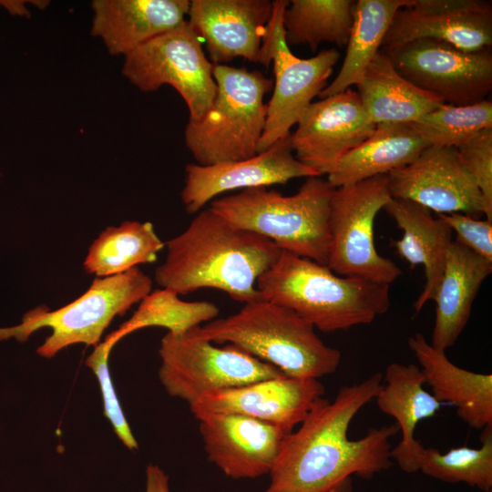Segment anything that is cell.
Returning a JSON list of instances; mask_svg holds the SVG:
<instances>
[{
	"label": "cell",
	"mask_w": 492,
	"mask_h": 492,
	"mask_svg": "<svg viewBox=\"0 0 492 492\" xmlns=\"http://www.w3.org/2000/svg\"><path fill=\"white\" fill-rule=\"evenodd\" d=\"M492 272V261L452 241L446 253L443 276L434 301L436 319L431 345L446 352L465 329L473 302L485 279Z\"/></svg>",
	"instance_id": "cell-23"
},
{
	"label": "cell",
	"mask_w": 492,
	"mask_h": 492,
	"mask_svg": "<svg viewBox=\"0 0 492 492\" xmlns=\"http://www.w3.org/2000/svg\"><path fill=\"white\" fill-rule=\"evenodd\" d=\"M403 231L394 246L410 267L423 265L425 283L414 302L415 313L428 301H434L445 269L447 249L452 240V230L431 210L414 201L391 198L384 209Z\"/></svg>",
	"instance_id": "cell-22"
},
{
	"label": "cell",
	"mask_w": 492,
	"mask_h": 492,
	"mask_svg": "<svg viewBox=\"0 0 492 492\" xmlns=\"http://www.w3.org/2000/svg\"><path fill=\"white\" fill-rule=\"evenodd\" d=\"M426 147L410 124H378L369 138L338 161L327 180L335 189L387 175L412 163Z\"/></svg>",
	"instance_id": "cell-26"
},
{
	"label": "cell",
	"mask_w": 492,
	"mask_h": 492,
	"mask_svg": "<svg viewBox=\"0 0 492 492\" xmlns=\"http://www.w3.org/2000/svg\"><path fill=\"white\" fill-rule=\"evenodd\" d=\"M356 86L363 108L376 125L410 124L444 104L402 77L382 50Z\"/></svg>",
	"instance_id": "cell-25"
},
{
	"label": "cell",
	"mask_w": 492,
	"mask_h": 492,
	"mask_svg": "<svg viewBox=\"0 0 492 492\" xmlns=\"http://www.w3.org/2000/svg\"><path fill=\"white\" fill-rule=\"evenodd\" d=\"M391 198L387 175L334 189L326 265L331 271L388 285L402 274L392 260L379 254L374 244L375 217Z\"/></svg>",
	"instance_id": "cell-9"
},
{
	"label": "cell",
	"mask_w": 492,
	"mask_h": 492,
	"mask_svg": "<svg viewBox=\"0 0 492 492\" xmlns=\"http://www.w3.org/2000/svg\"><path fill=\"white\" fill-rule=\"evenodd\" d=\"M456 149L482 195L484 215L492 222V128L478 132Z\"/></svg>",
	"instance_id": "cell-34"
},
{
	"label": "cell",
	"mask_w": 492,
	"mask_h": 492,
	"mask_svg": "<svg viewBox=\"0 0 492 492\" xmlns=\"http://www.w3.org/2000/svg\"><path fill=\"white\" fill-rule=\"evenodd\" d=\"M114 346L108 341L100 342L94 347L85 364L92 370L98 382L105 417L109 421L121 443L130 451H136L138 449V444L125 417L109 372L108 358Z\"/></svg>",
	"instance_id": "cell-33"
},
{
	"label": "cell",
	"mask_w": 492,
	"mask_h": 492,
	"mask_svg": "<svg viewBox=\"0 0 492 492\" xmlns=\"http://www.w3.org/2000/svg\"><path fill=\"white\" fill-rule=\"evenodd\" d=\"M417 39L444 41L466 52L489 49L491 1L411 0L395 14L381 50L388 53Z\"/></svg>",
	"instance_id": "cell-14"
},
{
	"label": "cell",
	"mask_w": 492,
	"mask_h": 492,
	"mask_svg": "<svg viewBox=\"0 0 492 492\" xmlns=\"http://www.w3.org/2000/svg\"><path fill=\"white\" fill-rule=\"evenodd\" d=\"M155 282L179 295L214 289L243 303L260 299L258 278L278 259L270 240L235 226L210 207L179 235L169 240Z\"/></svg>",
	"instance_id": "cell-2"
},
{
	"label": "cell",
	"mask_w": 492,
	"mask_h": 492,
	"mask_svg": "<svg viewBox=\"0 0 492 492\" xmlns=\"http://www.w3.org/2000/svg\"><path fill=\"white\" fill-rule=\"evenodd\" d=\"M159 354L160 383L170 396L189 405L206 394L285 375L232 344L214 345L194 329L180 335L167 333Z\"/></svg>",
	"instance_id": "cell-8"
},
{
	"label": "cell",
	"mask_w": 492,
	"mask_h": 492,
	"mask_svg": "<svg viewBox=\"0 0 492 492\" xmlns=\"http://www.w3.org/2000/svg\"><path fill=\"white\" fill-rule=\"evenodd\" d=\"M212 67L200 38L186 20L125 56L122 74L142 92L171 86L185 101L189 118L198 119L216 95Z\"/></svg>",
	"instance_id": "cell-11"
},
{
	"label": "cell",
	"mask_w": 492,
	"mask_h": 492,
	"mask_svg": "<svg viewBox=\"0 0 492 492\" xmlns=\"http://www.w3.org/2000/svg\"><path fill=\"white\" fill-rule=\"evenodd\" d=\"M194 331L211 343L232 344L293 378L319 379L333 374L342 358L310 323L292 310L262 299L246 302L236 313Z\"/></svg>",
	"instance_id": "cell-4"
},
{
	"label": "cell",
	"mask_w": 492,
	"mask_h": 492,
	"mask_svg": "<svg viewBox=\"0 0 492 492\" xmlns=\"http://www.w3.org/2000/svg\"><path fill=\"white\" fill-rule=\"evenodd\" d=\"M411 0H358L346 53L335 78L319 94L320 98L342 93L357 85L367 67L381 50L382 42L398 9Z\"/></svg>",
	"instance_id": "cell-27"
},
{
	"label": "cell",
	"mask_w": 492,
	"mask_h": 492,
	"mask_svg": "<svg viewBox=\"0 0 492 492\" xmlns=\"http://www.w3.org/2000/svg\"><path fill=\"white\" fill-rule=\"evenodd\" d=\"M256 288L260 299L292 310L324 333L370 323L390 307L388 284L341 276L284 250Z\"/></svg>",
	"instance_id": "cell-3"
},
{
	"label": "cell",
	"mask_w": 492,
	"mask_h": 492,
	"mask_svg": "<svg viewBox=\"0 0 492 492\" xmlns=\"http://www.w3.org/2000/svg\"><path fill=\"white\" fill-rule=\"evenodd\" d=\"M352 0H292L283 14L288 45L304 44L312 51L323 43L347 44L353 24Z\"/></svg>",
	"instance_id": "cell-30"
},
{
	"label": "cell",
	"mask_w": 492,
	"mask_h": 492,
	"mask_svg": "<svg viewBox=\"0 0 492 492\" xmlns=\"http://www.w3.org/2000/svg\"><path fill=\"white\" fill-rule=\"evenodd\" d=\"M219 307L206 301H184L168 290L151 291L131 315L117 330L106 336L114 346L124 337L140 329L162 327L168 333L180 335L219 315Z\"/></svg>",
	"instance_id": "cell-29"
},
{
	"label": "cell",
	"mask_w": 492,
	"mask_h": 492,
	"mask_svg": "<svg viewBox=\"0 0 492 492\" xmlns=\"http://www.w3.org/2000/svg\"><path fill=\"white\" fill-rule=\"evenodd\" d=\"M410 125L428 146L457 148L492 128V101L487 98L465 106L443 104Z\"/></svg>",
	"instance_id": "cell-32"
},
{
	"label": "cell",
	"mask_w": 492,
	"mask_h": 492,
	"mask_svg": "<svg viewBox=\"0 0 492 492\" xmlns=\"http://www.w3.org/2000/svg\"><path fill=\"white\" fill-rule=\"evenodd\" d=\"M164 246L151 222L126 220L99 233L88 248L84 270L97 278L118 275L154 262Z\"/></svg>",
	"instance_id": "cell-28"
},
{
	"label": "cell",
	"mask_w": 492,
	"mask_h": 492,
	"mask_svg": "<svg viewBox=\"0 0 492 492\" xmlns=\"http://www.w3.org/2000/svg\"><path fill=\"white\" fill-rule=\"evenodd\" d=\"M488 492H492V491L490 490V491H488Z\"/></svg>",
	"instance_id": "cell-37"
},
{
	"label": "cell",
	"mask_w": 492,
	"mask_h": 492,
	"mask_svg": "<svg viewBox=\"0 0 492 492\" xmlns=\"http://www.w3.org/2000/svg\"><path fill=\"white\" fill-rule=\"evenodd\" d=\"M289 136L247 159L210 166L188 164L180 193L186 210L199 212L215 197L231 190L285 184L292 179L318 176L295 158Z\"/></svg>",
	"instance_id": "cell-17"
},
{
	"label": "cell",
	"mask_w": 492,
	"mask_h": 492,
	"mask_svg": "<svg viewBox=\"0 0 492 492\" xmlns=\"http://www.w3.org/2000/svg\"><path fill=\"white\" fill-rule=\"evenodd\" d=\"M375 127L357 92L349 88L312 102L290 133L289 142L295 158L322 177L369 138Z\"/></svg>",
	"instance_id": "cell-13"
},
{
	"label": "cell",
	"mask_w": 492,
	"mask_h": 492,
	"mask_svg": "<svg viewBox=\"0 0 492 492\" xmlns=\"http://www.w3.org/2000/svg\"><path fill=\"white\" fill-rule=\"evenodd\" d=\"M334 188L321 176L306 178L285 196L267 187L214 199L210 208L237 227L262 236L281 250L327 265L330 202Z\"/></svg>",
	"instance_id": "cell-5"
},
{
	"label": "cell",
	"mask_w": 492,
	"mask_h": 492,
	"mask_svg": "<svg viewBox=\"0 0 492 492\" xmlns=\"http://www.w3.org/2000/svg\"><path fill=\"white\" fill-rule=\"evenodd\" d=\"M480 441L478 448L460 446L446 453L423 446L419 470L444 482H462L488 492L492 488V426L483 429Z\"/></svg>",
	"instance_id": "cell-31"
},
{
	"label": "cell",
	"mask_w": 492,
	"mask_h": 492,
	"mask_svg": "<svg viewBox=\"0 0 492 492\" xmlns=\"http://www.w3.org/2000/svg\"><path fill=\"white\" fill-rule=\"evenodd\" d=\"M151 288L152 280L138 267L96 278L85 293L67 305L54 311L37 306L26 313L18 325L0 328V341L14 337L24 343L37 330L50 328V335L36 349L41 357L52 358L77 343L95 347L113 319L123 316Z\"/></svg>",
	"instance_id": "cell-7"
},
{
	"label": "cell",
	"mask_w": 492,
	"mask_h": 492,
	"mask_svg": "<svg viewBox=\"0 0 492 492\" xmlns=\"http://www.w3.org/2000/svg\"><path fill=\"white\" fill-rule=\"evenodd\" d=\"M145 492H170L169 477L157 465L149 464L146 468Z\"/></svg>",
	"instance_id": "cell-36"
},
{
	"label": "cell",
	"mask_w": 492,
	"mask_h": 492,
	"mask_svg": "<svg viewBox=\"0 0 492 492\" xmlns=\"http://www.w3.org/2000/svg\"><path fill=\"white\" fill-rule=\"evenodd\" d=\"M319 379L286 375L213 392L190 404L197 418L205 414H234L275 425L289 434L324 395Z\"/></svg>",
	"instance_id": "cell-16"
},
{
	"label": "cell",
	"mask_w": 492,
	"mask_h": 492,
	"mask_svg": "<svg viewBox=\"0 0 492 492\" xmlns=\"http://www.w3.org/2000/svg\"><path fill=\"white\" fill-rule=\"evenodd\" d=\"M288 4L285 0L272 2V15L262 35L259 63L265 67L273 63L275 83L257 154L291 133V128L298 123L313 97L327 86L340 58L335 48L306 59L292 53L283 26Z\"/></svg>",
	"instance_id": "cell-10"
},
{
	"label": "cell",
	"mask_w": 492,
	"mask_h": 492,
	"mask_svg": "<svg viewBox=\"0 0 492 492\" xmlns=\"http://www.w3.org/2000/svg\"><path fill=\"white\" fill-rule=\"evenodd\" d=\"M384 381L374 400L383 413L395 419L402 433L400 442L391 450V458L405 473H415L419 471L418 458L423 447L415 437L416 425L434 416L442 404L424 388L423 374L415 364H390Z\"/></svg>",
	"instance_id": "cell-24"
},
{
	"label": "cell",
	"mask_w": 492,
	"mask_h": 492,
	"mask_svg": "<svg viewBox=\"0 0 492 492\" xmlns=\"http://www.w3.org/2000/svg\"><path fill=\"white\" fill-rule=\"evenodd\" d=\"M197 419L208 459L234 479L269 475L287 435L241 415L205 414Z\"/></svg>",
	"instance_id": "cell-18"
},
{
	"label": "cell",
	"mask_w": 492,
	"mask_h": 492,
	"mask_svg": "<svg viewBox=\"0 0 492 492\" xmlns=\"http://www.w3.org/2000/svg\"><path fill=\"white\" fill-rule=\"evenodd\" d=\"M382 380L375 373L341 387L333 401L317 399L298 429L285 436L262 492H351L352 475L370 478L389 468L396 423L370 428L357 440L348 437L353 418L375 398Z\"/></svg>",
	"instance_id": "cell-1"
},
{
	"label": "cell",
	"mask_w": 492,
	"mask_h": 492,
	"mask_svg": "<svg viewBox=\"0 0 492 492\" xmlns=\"http://www.w3.org/2000/svg\"><path fill=\"white\" fill-rule=\"evenodd\" d=\"M386 54L402 77L444 104L470 105L491 93L489 49L466 52L444 41L417 39Z\"/></svg>",
	"instance_id": "cell-12"
},
{
	"label": "cell",
	"mask_w": 492,
	"mask_h": 492,
	"mask_svg": "<svg viewBox=\"0 0 492 492\" xmlns=\"http://www.w3.org/2000/svg\"><path fill=\"white\" fill-rule=\"evenodd\" d=\"M437 217L456 232V242L492 261V222L460 212L438 214Z\"/></svg>",
	"instance_id": "cell-35"
},
{
	"label": "cell",
	"mask_w": 492,
	"mask_h": 492,
	"mask_svg": "<svg viewBox=\"0 0 492 492\" xmlns=\"http://www.w3.org/2000/svg\"><path fill=\"white\" fill-rule=\"evenodd\" d=\"M433 396L441 404L452 405L457 415L470 427L483 430L492 426V375L458 367L444 351L434 348L425 337L415 333L408 338Z\"/></svg>",
	"instance_id": "cell-21"
},
{
	"label": "cell",
	"mask_w": 492,
	"mask_h": 492,
	"mask_svg": "<svg viewBox=\"0 0 492 492\" xmlns=\"http://www.w3.org/2000/svg\"><path fill=\"white\" fill-rule=\"evenodd\" d=\"M272 12L269 0H192L187 22L205 42L213 65L236 57L259 63Z\"/></svg>",
	"instance_id": "cell-19"
},
{
	"label": "cell",
	"mask_w": 492,
	"mask_h": 492,
	"mask_svg": "<svg viewBox=\"0 0 492 492\" xmlns=\"http://www.w3.org/2000/svg\"><path fill=\"white\" fill-rule=\"evenodd\" d=\"M392 198L414 201L438 214L460 212L478 219L482 195L463 167L456 148L426 147L410 164L387 174Z\"/></svg>",
	"instance_id": "cell-15"
},
{
	"label": "cell",
	"mask_w": 492,
	"mask_h": 492,
	"mask_svg": "<svg viewBox=\"0 0 492 492\" xmlns=\"http://www.w3.org/2000/svg\"><path fill=\"white\" fill-rule=\"evenodd\" d=\"M214 100L198 119L189 118L185 144L197 164L210 166L257 155L273 80L257 70L213 65Z\"/></svg>",
	"instance_id": "cell-6"
},
{
	"label": "cell",
	"mask_w": 492,
	"mask_h": 492,
	"mask_svg": "<svg viewBox=\"0 0 492 492\" xmlns=\"http://www.w3.org/2000/svg\"><path fill=\"white\" fill-rule=\"evenodd\" d=\"M189 0H94L91 35L113 56H127L171 30L188 15Z\"/></svg>",
	"instance_id": "cell-20"
}]
</instances>
